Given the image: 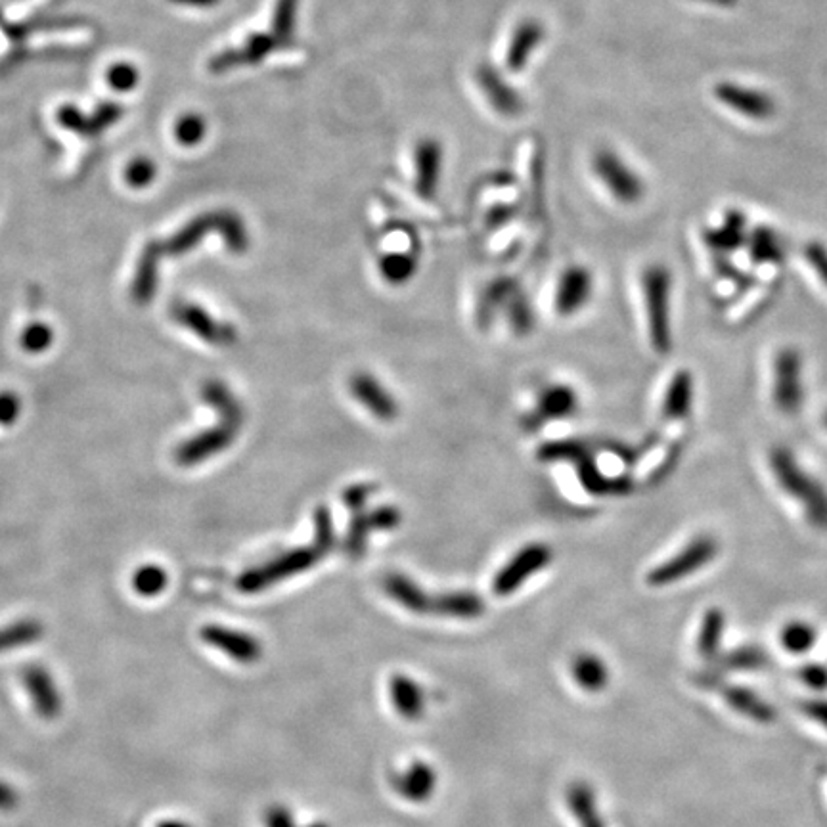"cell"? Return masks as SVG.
I'll list each match as a JSON object with an SVG mask.
<instances>
[{
  "label": "cell",
  "mask_w": 827,
  "mask_h": 827,
  "mask_svg": "<svg viewBox=\"0 0 827 827\" xmlns=\"http://www.w3.org/2000/svg\"><path fill=\"white\" fill-rule=\"evenodd\" d=\"M336 544L334 517L328 506H318L314 512L313 544L293 548L290 552L270 559L269 563L249 569L238 579V590L244 594H257L269 590L286 579L311 571L318 561L326 558Z\"/></svg>",
  "instance_id": "6da1fadb"
},
{
  "label": "cell",
  "mask_w": 827,
  "mask_h": 827,
  "mask_svg": "<svg viewBox=\"0 0 827 827\" xmlns=\"http://www.w3.org/2000/svg\"><path fill=\"white\" fill-rule=\"evenodd\" d=\"M203 393L205 399L221 412V424L198 435L196 439L180 448L179 462L186 466L205 462L209 456L219 454L224 448L230 447L244 424L242 406L221 381H209Z\"/></svg>",
  "instance_id": "7a4b0ae2"
},
{
  "label": "cell",
  "mask_w": 827,
  "mask_h": 827,
  "mask_svg": "<svg viewBox=\"0 0 827 827\" xmlns=\"http://www.w3.org/2000/svg\"><path fill=\"white\" fill-rule=\"evenodd\" d=\"M770 468L783 491L799 500L806 517L816 527H827V492L814 477H810L787 448L770 452Z\"/></svg>",
  "instance_id": "3957f363"
},
{
  "label": "cell",
  "mask_w": 827,
  "mask_h": 827,
  "mask_svg": "<svg viewBox=\"0 0 827 827\" xmlns=\"http://www.w3.org/2000/svg\"><path fill=\"white\" fill-rule=\"evenodd\" d=\"M538 458L542 462H571L579 473V481L586 492L594 496H611L626 494L632 489V481L626 477H607L598 468L596 460L588 448L577 441H552L538 448Z\"/></svg>",
  "instance_id": "277c9868"
},
{
  "label": "cell",
  "mask_w": 827,
  "mask_h": 827,
  "mask_svg": "<svg viewBox=\"0 0 827 827\" xmlns=\"http://www.w3.org/2000/svg\"><path fill=\"white\" fill-rule=\"evenodd\" d=\"M671 286L669 269L651 265L642 274V290L646 299L649 339L659 355H669L672 349Z\"/></svg>",
  "instance_id": "5b68a950"
},
{
  "label": "cell",
  "mask_w": 827,
  "mask_h": 827,
  "mask_svg": "<svg viewBox=\"0 0 827 827\" xmlns=\"http://www.w3.org/2000/svg\"><path fill=\"white\" fill-rule=\"evenodd\" d=\"M718 556V542L711 535H699L688 542L678 554L655 565L648 573V584L653 588H665L676 582L693 577L711 565Z\"/></svg>",
  "instance_id": "8992f818"
},
{
  "label": "cell",
  "mask_w": 827,
  "mask_h": 827,
  "mask_svg": "<svg viewBox=\"0 0 827 827\" xmlns=\"http://www.w3.org/2000/svg\"><path fill=\"white\" fill-rule=\"evenodd\" d=\"M805 401L803 357L793 347H783L774 358V403L783 414H797Z\"/></svg>",
  "instance_id": "52a82bcc"
},
{
  "label": "cell",
  "mask_w": 827,
  "mask_h": 827,
  "mask_svg": "<svg viewBox=\"0 0 827 827\" xmlns=\"http://www.w3.org/2000/svg\"><path fill=\"white\" fill-rule=\"evenodd\" d=\"M552 559H554V552L550 546L542 542L527 544L496 573L492 581L494 594L496 596L514 594L515 590H519L533 575L544 571Z\"/></svg>",
  "instance_id": "ba28073f"
},
{
  "label": "cell",
  "mask_w": 827,
  "mask_h": 827,
  "mask_svg": "<svg viewBox=\"0 0 827 827\" xmlns=\"http://www.w3.org/2000/svg\"><path fill=\"white\" fill-rule=\"evenodd\" d=\"M594 171L602 179L605 188L621 203L640 202L644 194V184L638 179V175L626 167L623 159L609 152L602 150L594 157Z\"/></svg>",
  "instance_id": "9c48e42d"
},
{
  "label": "cell",
  "mask_w": 827,
  "mask_h": 827,
  "mask_svg": "<svg viewBox=\"0 0 827 827\" xmlns=\"http://www.w3.org/2000/svg\"><path fill=\"white\" fill-rule=\"evenodd\" d=\"M202 640L240 665H255L263 657V646L255 636L228 626H203Z\"/></svg>",
  "instance_id": "30bf717a"
},
{
  "label": "cell",
  "mask_w": 827,
  "mask_h": 827,
  "mask_svg": "<svg viewBox=\"0 0 827 827\" xmlns=\"http://www.w3.org/2000/svg\"><path fill=\"white\" fill-rule=\"evenodd\" d=\"M401 525V510L395 506H381L376 510L364 512L358 510L355 512V517L349 525L347 531V538H345V546H347V554L358 558L362 556L368 537L376 531H393Z\"/></svg>",
  "instance_id": "8fae6325"
},
{
  "label": "cell",
  "mask_w": 827,
  "mask_h": 827,
  "mask_svg": "<svg viewBox=\"0 0 827 827\" xmlns=\"http://www.w3.org/2000/svg\"><path fill=\"white\" fill-rule=\"evenodd\" d=\"M349 391L358 404H362L380 422H393L399 416V404L389 389L378 378L366 372H358L349 381Z\"/></svg>",
  "instance_id": "7c38bea8"
},
{
  "label": "cell",
  "mask_w": 827,
  "mask_h": 827,
  "mask_svg": "<svg viewBox=\"0 0 827 827\" xmlns=\"http://www.w3.org/2000/svg\"><path fill=\"white\" fill-rule=\"evenodd\" d=\"M389 782L401 799L414 805H422V803L431 801L439 780L431 764H427L424 760H414L404 768L403 772L391 774Z\"/></svg>",
  "instance_id": "4fadbf2b"
},
{
  "label": "cell",
  "mask_w": 827,
  "mask_h": 827,
  "mask_svg": "<svg viewBox=\"0 0 827 827\" xmlns=\"http://www.w3.org/2000/svg\"><path fill=\"white\" fill-rule=\"evenodd\" d=\"M276 46L278 43L269 33H253L240 48L223 50L217 56H213L207 68L211 73H224L242 66H255L261 64Z\"/></svg>",
  "instance_id": "5bb4252c"
},
{
  "label": "cell",
  "mask_w": 827,
  "mask_h": 827,
  "mask_svg": "<svg viewBox=\"0 0 827 827\" xmlns=\"http://www.w3.org/2000/svg\"><path fill=\"white\" fill-rule=\"evenodd\" d=\"M579 410V395L569 385H552L548 387L540 399L535 412L525 420L529 429H535L546 422H556L571 418Z\"/></svg>",
  "instance_id": "9a60e30c"
},
{
  "label": "cell",
  "mask_w": 827,
  "mask_h": 827,
  "mask_svg": "<svg viewBox=\"0 0 827 827\" xmlns=\"http://www.w3.org/2000/svg\"><path fill=\"white\" fill-rule=\"evenodd\" d=\"M23 686L33 701V709L43 718H56L62 713L64 699L45 667H27L23 671Z\"/></svg>",
  "instance_id": "2e32d148"
},
{
  "label": "cell",
  "mask_w": 827,
  "mask_h": 827,
  "mask_svg": "<svg viewBox=\"0 0 827 827\" xmlns=\"http://www.w3.org/2000/svg\"><path fill=\"white\" fill-rule=\"evenodd\" d=\"M715 96L734 112L753 117V119H768L776 112V104L768 94L760 90L739 87L734 83L716 85Z\"/></svg>",
  "instance_id": "e0dca14e"
},
{
  "label": "cell",
  "mask_w": 827,
  "mask_h": 827,
  "mask_svg": "<svg viewBox=\"0 0 827 827\" xmlns=\"http://www.w3.org/2000/svg\"><path fill=\"white\" fill-rule=\"evenodd\" d=\"M594 290V280L590 270L584 267H571L561 274L556 293V311L561 316H571L584 309L590 301Z\"/></svg>",
  "instance_id": "ac0fdd59"
},
{
  "label": "cell",
  "mask_w": 827,
  "mask_h": 827,
  "mask_svg": "<svg viewBox=\"0 0 827 827\" xmlns=\"http://www.w3.org/2000/svg\"><path fill=\"white\" fill-rule=\"evenodd\" d=\"M477 83L491 102L492 108L500 115L515 117L523 112V98L519 92L489 64H481L477 68Z\"/></svg>",
  "instance_id": "d6986e66"
},
{
  "label": "cell",
  "mask_w": 827,
  "mask_h": 827,
  "mask_svg": "<svg viewBox=\"0 0 827 827\" xmlns=\"http://www.w3.org/2000/svg\"><path fill=\"white\" fill-rule=\"evenodd\" d=\"M718 692L722 693L724 701L732 711L745 716L757 724H774L778 713L776 709L757 692L739 686V684H722Z\"/></svg>",
  "instance_id": "ffe728a7"
},
{
  "label": "cell",
  "mask_w": 827,
  "mask_h": 827,
  "mask_svg": "<svg viewBox=\"0 0 827 827\" xmlns=\"http://www.w3.org/2000/svg\"><path fill=\"white\" fill-rule=\"evenodd\" d=\"M387 596L414 615H433L435 594H427L424 588L403 573H391L383 579Z\"/></svg>",
  "instance_id": "44dd1931"
},
{
  "label": "cell",
  "mask_w": 827,
  "mask_h": 827,
  "mask_svg": "<svg viewBox=\"0 0 827 827\" xmlns=\"http://www.w3.org/2000/svg\"><path fill=\"white\" fill-rule=\"evenodd\" d=\"M443 148L437 140L424 138L416 146V192L429 200L435 196L441 179Z\"/></svg>",
  "instance_id": "7402d4cb"
},
{
  "label": "cell",
  "mask_w": 827,
  "mask_h": 827,
  "mask_svg": "<svg viewBox=\"0 0 827 827\" xmlns=\"http://www.w3.org/2000/svg\"><path fill=\"white\" fill-rule=\"evenodd\" d=\"M389 697L393 709L403 716L404 720H418L425 713V693L422 686L406 676V674H393L389 680Z\"/></svg>",
  "instance_id": "603a6c76"
},
{
  "label": "cell",
  "mask_w": 827,
  "mask_h": 827,
  "mask_svg": "<svg viewBox=\"0 0 827 827\" xmlns=\"http://www.w3.org/2000/svg\"><path fill=\"white\" fill-rule=\"evenodd\" d=\"M175 316L180 324L188 326L194 334H198L213 345H230L236 339V332L232 326H226L223 322L211 318L209 314L194 305H182L175 311Z\"/></svg>",
  "instance_id": "cb8c5ba5"
},
{
  "label": "cell",
  "mask_w": 827,
  "mask_h": 827,
  "mask_svg": "<svg viewBox=\"0 0 827 827\" xmlns=\"http://www.w3.org/2000/svg\"><path fill=\"white\" fill-rule=\"evenodd\" d=\"M693 393H695V383H693L692 372L678 370L672 376L671 383L665 391V399H663V406H661L663 420L682 422V420L690 418L693 408Z\"/></svg>",
  "instance_id": "d4e9b609"
},
{
  "label": "cell",
  "mask_w": 827,
  "mask_h": 827,
  "mask_svg": "<svg viewBox=\"0 0 827 827\" xmlns=\"http://www.w3.org/2000/svg\"><path fill=\"white\" fill-rule=\"evenodd\" d=\"M544 41V27L537 20H525L515 27L514 35L510 39L508 54H506V66L510 71H523L529 64V58L533 52H537L538 46Z\"/></svg>",
  "instance_id": "484cf974"
},
{
  "label": "cell",
  "mask_w": 827,
  "mask_h": 827,
  "mask_svg": "<svg viewBox=\"0 0 827 827\" xmlns=\"http://www.w3.org/2000/svg\"><path fill=\"white\" fill-rule=\"evenodd\" d=\"M571 676L586 693H602L611 682V672L604 659L596 653L582 651L573 657Z\"/></svg>",
  "instance_id": "4316f807"
},
{
  "label": "cell",
  "mask_w": 827,
  "mask_h": 827,
  "mask_svg": "<svg viewBox=\"0 0 827 827\" xmlns=\"http://www.w3.org/2000/svg\"><path fill=\"white\" fill-rule=\"evenodd\" d=\"M485 613V604L479 594L468 592V590H454L447 594H435L433 604V615L448 617V619H460V621H471Z\"/></svg>",
  "instance_id": "83f0119b"
},
{
  "label": "cell",
  "mask_w": 827,
  "mask_h": 827,
  "mask_svg": "<svg viewBox=\"0 0 827 827\" xmlns=\"http://www.w3.org/2000/svg\"><path fill=\"white\" fill-rule=\"evenodd\" d=\"M726 626V613L720 607H711L703 613L697 630V651L703 659L715 661L722 655Z\"/></svg>",
  "instance_id": "f1b7e54d"
},
{
  "label": "cell",
  "mask_w": 827,
  "mask_h": 827,
  "mask_svg": "<svg viewBox=\"0 0 827 827\" xmlns=\"http://www.w3.org/2000/svg\"><path fill=\"white\" fill-rule=\"evenodd\" d=\"M567 805L579 827H605L594 789L586 782H575L567 789Z\"/></svg>",
  "instance_id": "f546056e"
},
{
  "label": "cell",
  "mask_w": 827,
  "mask_h": 827,
  "mask_svg": "<svg viewBox=\"0 0 827 827\" xmlns=\"http://www.w3.org/2000/svg\"><path fill=\"white\" fill-rule=\"evenodd\" d=\"M705 244L720 251V253H730L736 251L739 247L745 244V217L739 211H730L726 215V221L718 228H711L703 234Z\"/></svg>",
  "instance_id": "4dcf8cb0"
},
{
  "label": "cell",
  "mask_w": 827,
  "mask_h": 827,
  "mask_svg": "<svg viewBox=\"0 0 827 827\" xmlns=\"http://www.w3.org/2000/svg\"><path fill=\"white\" fill-rule=\"evenodd\" d=\"M209 232H217V213H207L190 221L165 244V251L169 255L186 253L192 247H196L198 242H202Z\"/></svg>",
  "instance_id": "1f68e13d"
},
{
  "label": "cell",
  "mask_w": 827,
  "mask_h": 827,
  "mask_svg": "<svg viewBox=\"0 0 827 827\" xmlns=\"http://www.w3.org/2000/svg\"><path fill=\"white\" fill-rule=\"evenodd\" d=\"M818 644L816 626L806 621H789L780 630V646L791 655H806Z\"/></svg>",
  "instance_id": "d6a6232c"
},
{
  "label": "cell",
  "mask_w": 827,
  "mask_h": 827,
  "mask_svg": "<svg viewBox=\"0 0 827 827\" xmlns=\"http://www.w3.org/2000/svg\"><path fill=\"white\" fill-rule=\"evenodd\" d=\"M749 255L757 265H780L783 261V249L778 236L772 228L759 226L749 236Z\"/></svg>",
  "instance_id": "836d02e7"
},
{
  "label": "cell",
  "mask_w": 827,
  "mask_h": 827,
  "mask_svg": "<svg viewBox=\"0 0 827 827\" xmlns=\"http://www.w3.org/2000/svg\"><path fill=\"white\" fill-rule=\"evenodd\" d=\"M45 634V628L39 621L25 619L12 625L0 628V653L12 651V649L27 648L39 642Z\"/></svg>",
  "instance_id": "e575fe53"
},
{
  "label": "cell",
  "mask_w": 827,
  "mask_h": 827,
  "mask_svg": "<svg viewBox=\"0 0 827 827\" xmlns=\"http://www.w3.org/2000/svg\"><path fill=\"white\" fill-rule=\"evenodd\" d=\"M217 232L232 253H246L249 247L247 226L234 211H217Z\"/></svg>",
  "instance_id": "d590c367"
},
{
  "label": "cell",
  "mask_w": 827,
  "mask_h": 827,
  "mask_svg": "<svg viewBox=\"0 0 827 827\" xmlns=\"http://www.w3.org/2000/svg\"><path fill=\"white\" fill-rule=\"evenodd\" d=\"M301 0H276L272 16V37L280 45H288L295 35V23Z\"/></svg>",
  "instance_id": "8d00e7d4"
},
{
  "label": "cell",
  "mask_w": 827,
  "mask_h": 827,
  "mask_svg": "<svg viewBox=\"0 0 827 827\" xmlns=\"http://www.w3.org/2000/svg\"><path fill=\"white\" fill-rule=\"evenodd\" d=\"M768 663V655L757 646H743L718 657V665L726 671H759Z\"/></svg>",
  "instance_id": "74e56055"
},
{
  "label": "cell",
  "mask_w": 827,
  "mask_h": 827,
  "mask_svg": "<svg viewBox=\"0 0 827 827\" xmlns=\"http://www.w3.org/2000/svg\"><path fill=\"white\" fill-rule=\"evenodd\" d=\"M418 269V263L412 255L406 253H389L380 259V272L383 280L393 286L406 284Z\"/></svg>",
  "instance_id": "f35d334b"
},
{
  "label": "cell",
  "mask_w": 827,
  "mask_h": 827,
  "mask_svg": "<svg viewBox=\"0 0 827 827\" xmlns=\"http://www.w3.org/2000/svg\"><path fill=\"white\" fill-rule=\"evenodd\" d=\"M504 309H508L510 322H512V326H514V330L519 336H525V334H529V332L533 330V326H535V314H533V309H531L527 297H525L521 291L515 290L514 293L510 295V299L506 301Z\"/></svg>",
  "instance_id": "ab89813d"
},
{
  "label": "cell",
  "mask_w": 827,
  "mask_h": 827,
  "mask_svg": "<svg viewBox=\"0 0 827 827\" xmlns=\"http://www.w3.org/2000/svg\"><path fill=\"white\" fill-rule=\"evenodd\" d=\"M207 133V123L202 115L198 113H186L182 115L177 125H175V136L179 140V144L192 148L198 146L203 140V136Z\"/></svg>",
  "instance_id": "60d3db41"
},
{
  "label": "cell",
  "mask_w": 827,
  "mask_h": 827,
  "mask_svg": "<svg viewBox=\"0 0 827 827\" xmlns=\"http://www.w3.org/2000/svg\"><path fill=\"white\" fill-rule=\"evenodd\" d=\"M133 586L140 596H157L167 586V575L157 565H146L140 571H136Z\"/></svg>",
  "instance_id": "b9f144b4"
},
{
  "label": "cell",
  "mask_w": 827,
  "mask_h": 827,
  "mask_svg": "<svg viewBox=\"0 0 827 827\" xmlns=\"http://www.w3.org/2000/svg\"><path fill=\"white\" fill-rule=\"evenodd\" d=\"M156 163H152L148 157H138L129 163L125 171V179L133 188H146L152 180L156 179Z\"/></svg>",
  "instance_id": "7bdbcfd3"
},
{
  "label": "cell",
  "mask_w": 827,
  "mask_h": 827,
  "mask_svg": "<svg viewBox=\"0 0 827 827\" xmlns=\"http://www.w3.org/2000/svg\"><path fill=\"white\" fill-rule=\"evenodd\" d=\"M123 115V108L119 104H102L92 117H89V133L87 136L100 135L102 131L110 129L113 123H117Z\"/></svg>",
  "instance_id": "ee69618b"
},
{
  "label": "cell",
  "mask_w": 827,
  "mask_h": 827,
  "mask_svg": "<svg viewBox=\"0 0 827 827\" xmlns=\"http://www.w3.org/2000/svg\"><path fill=\"white\" fill-rule=\"evenodd\" d=\"M797 676L810 692H827V665L824 663H805Z\"/></svg>",
  "instance_id": "f6af8a7d"
},
{
  "label": "cell",
  "mask_w": 827,
  "mask_h": 827,
  "mask_svg": "<svg viewBox=\"0 0 827 827\" xmlns=\"http://www.w3.org/2000/svg\"><path fill=\"white\" fill-rule=\"evenodd\" d=\"M108 83L112 89L121 92L133 90L138 85V71L131 64H115L108 71Z\"/></svg>",
  "instance_id": "bcb514c9"
},
{
  "label": "cell",
  "mask_w": 827,
  "mask_h": 827,
  "mask_svg": "<svg viewBox=\"0 0 827 827\" xmlns=\"http://www.w3.org/2000/svg\"><path fill=\"white\" fill-rule=\"evenodd\" d=\"M58 123L77 135L87 136L89 133V117L73 106H62L58 110Z\"/></svg>",
  "instance_id": "7dc6e473"
},
{
  "label": "cell",
  "mask_w": 827,
  "mask_h": 827,
  "mask_svg": "<svg viewBox=\"0 0 827 827\" xmlns=\"http://www.w3.org/2000/svg\"><path fill=\"white\" fill-rule=\"evenodd\" d=\"M801 713L827 730V697H810L799 703Z\"/></svg>",
  "instance_id": "c3c4849f"
},
{
  "label": "cell",
  "mask_w": 827,
  "mask_h": 827,
  "mask_svg": "<svg viewBox=\"0 0 827 827\" xmlns=\"http://www.w3.org/2000/svg\"><path fill=\"white\" fill-rule=\"evenodd\" d=\"M806 261L810 263V267L816 270V274H818V278L824 282L827 286V249L826 247L822 246V244H818V242H814V244H808L806 246Z\"/></svg>",
  "instance_id": "681fc988"
},
{
  "label": "cell",
  "mask_w": 827,
  "mask_h": 827,
  "mask_svg": "<svg viewBox=\"0 0 827 827\" xmlns=\"http://www.w3.org/2000/svg\"><path fill=\"white\" fill-rule=\"evenodd\" d=\"M265 827H301L297 826L290 808L284 805H272L265 812Z\"/></svg>",
  "instance_id": "f907efd6"
},
{
  "label": "cell",
  "mask_w": 827,
  "mask_h": 827,
  "mask_svg": "<svg viewBox=\"0 0 827 827\" xmlns=\"http://www.w3.org/2000/svg\"><path fill=\"white\" fill-rule=\"evenodd\" d=\"M372 487L370 485H353V487H349L345 494H343V500H345V504H347V508L355 514L358 510H364V506H366V502L370 500V496H372Z\"/></svg>",
  "instance_id": "816d5d0a"
},
{
  "label": "cell",
  "mask_w": 827,
  "mask_h": 827,
  "mask_svg": "<svg viewBox=\"0 0 827 827\" xmlns=\"http://www.w3.org/2000/svg\"><path fill=\"white\" fill-rule=\"evenodd\" d=\"M50 337H52V334L45 326H31L23 336V345L29 351H41V349L48 347Z\"/></svg>",
  "instance_id": "f5cc1de1"
},
{
  "label": "cell",
  "mask_w": 827,
  "mask_h": 827,
  "mask_svg": "<svg viewBox=\"0 0 827 827\" xmlns=\"http://www.w3.org/2000/svg\"><path fill=\"white\" fill-rule=\"evenodd\" d=\"M18 399L14 395H0V422L8 424L18 416Z\"/></svg>",
  "instance_id": "db71d44e"
},
{
  "label": "cell",
  "mask_w": 827,
  "mask_h": 827,
  "mask_svg": "<svg viewBox=\"0 0 827 827\" xmlns=\"http://www.w3.org/2000/svg\"><path fill=\"white\" fill-rule=\"evenodd\" d=\"M16 805H18V791L12 785L0 782V812H8Z\"/></svg>",
  "instance_id": "11a10c76"
},
{
  "label": "cell",
  "mask_w": 827,
  "mask_h": 827,
  "mask_svg": "<svg viewBox=\"0 0 827 827\" xmlns=\"http://www.w3.org/2000/svg\"><path fill=\"white\" fill-rule=\"evenodd\" d=\"M169 2L180 4V6H192V8H213L221 0H169Z\"/></svg>",
  "instance_id": "9f6ffc18"
},
{
  "label": "cell",
  "mask_w": 827,
  "mask_h": 827,
  "mask_svg": "<svg viewBox=\"0 0 827 827\" xmlns=\"http://www.w3.org/2000/svg\"><path fill=\"white\" fill-rule=\"evenodd\" d=\"M157 827H192L188 822H182V820H163V822H159Z\"/></svg>",
  "instance_id": "6f0895ef"
},
{
  "label": "cell",
  "mask_w": 827,
  "mask_h": 827,
  "mask_svg": "<svg viewBox=\"0 0 827 827\" xmlns=\"http://www.w3.org/2000/svg\"><path fill=\"white\" fill-rule=\"evenodd\" d=\"M305 827H330L326 822H313V824H309V826Z\"/></svg>",
  "instance_id": "680465c9"
},
{
  "label": "cell",
  "mask_w": 827,
  "mask_h": 827,
  "mask_svg": "<svg viewBox=\"0 0 827 827\" xmlns=\"http://www.w3.org/2000/svg\"><path fill=\"white\" fill-rule=\"evenodd\" d=\"M824 424H826V427H827V412H826V416H824Z\"/></svg>",
  "instance_id": "91938a15"
}]
</instances>
